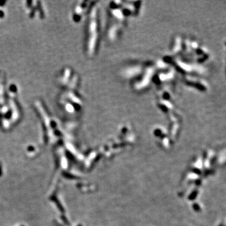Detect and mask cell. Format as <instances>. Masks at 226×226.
I'll return each instance as SVG.
<instances>
[{
  "label": "cell",
  "mask_w": 226,
  "mask_h": 226,
  "mask_svg": "<svg viewBox=\"0 0 226 226\" xmlns=\"http://www.w3.org/2000/svg\"><path fill=\"white\" fill-rule=\"evenodd\" d=\"M225 45H226V42H225Z\"/></svg>",
  "instance_id": "obj_1"
}]
</instances>
